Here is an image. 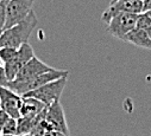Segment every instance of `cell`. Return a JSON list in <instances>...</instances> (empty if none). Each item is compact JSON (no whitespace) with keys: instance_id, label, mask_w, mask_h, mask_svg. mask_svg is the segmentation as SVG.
I'll return each instance as SVG.
<instances>
[{"instance_id":"8","label":"cell","mask_w":151,"mask_h":136,"mask_svg":"<svg viewBox=\"0 0 151 136\" xmlns=\"http://www.w3.org/2000/svg\"><path fill=\"white\" fill-rule=\"evenodd\" d=\"M45 121L50 124L52 130L64 132L69 135V128L65 121V115L63 107L60 101H56L49 107L45 108V115H44Z\"/></svg>"},{"instance_id":"22","label":"cell","mask_w":151,"mask_h":136,"mask_svg":"<svg viewBox=\"0 0 151 136\" xmlns=\"http://www.w3.org/2000/svg\"><path fill=\"white\" fill-rule=\"evenodd\" d=\"M17 136H33L31 132H29V134H20V135H17Z\"/></svg>"},{"instance_id":"9","label":"cell","mask_w":151,"mask_h":136,"mask_svg":"<svg viewBox=\"0 0 151 136\" xmlns=\"http://www.w3.org/2000/svg\"><path fill=\"white\" fill-rule=\"evenodd\" d=\"M0 99H1V109L5 110L11 117L18 120L20 117L23 97L10 88L0 85Z\"/></svg>"},{"instance_id":"11","label":"cell","mask_w":151,"mask_h":136,"mask_svg":"<svg viewBox=\"0 0 151 136\" xmlns=\"http://www.w3.org/2000/svg\"><path fill=\"white\" fill-rule=\"evenodd\" d=\"M134 46L142 47V49H146V50H151V38L149 37L147 32L145 30H140V28H133L129 35L125 37V40Z\"/></svg>"},{"instance_id":"7","label":"cell","mask_w":151,"mask_h":136,"mask_svg":"<svg viewBox=\"0 0 151 136\" xmlns=\"http://www.w3.org/2000/svg\"><path fill=\"white\" fill-rule=\"evenodd\" d=\"M33 3L35 0H9L5 30L24 20L32 11Z\"/></svg>"},{"instance_id":"20","label":"cell","mask_w":151,"mask_h":136,"mask_svg":"<svg viewBox=\"0 0 151 136\" xmlns=\"http://www.w3.org/2000/svg\"><path fill=\"white\" fill-rule=\"evenodd\" d=\"M144 1V7H143V12H147L151 10V0H143Z\"/></svg>"},{"instance_id":"19","label":"cell","mask_w":151,"mask_h":136,"mask_svg":"<svg viewBox=\"0 0 151 136\" xmlns=\"http://www.w3.org/2000/svg\"><path fill=\"white\" fill-rule=\"evenodd\" d=\"M44 136H69L64 132H61V131H56V130H50V131H47L44 134Z\"/></svg>"},{"instance_id":"10","label":"cell","mask_w":151,"mask_h":136,"mask_svg":"<svg viewBox=\"0 0 151 136\" xmlns=\"http://www.w3.org/2000/svg\"><path fill=\"white\" fill-rule=\"evenodd\" d=\"M55 67L45 64L44 62H42L40 58H37L36 56L33 58H31L22 69L17 74L16 78L13 79L14 82H25V81H29L36 76H38L41 74H44V72H48V71H51L54 70Z\"/></svg>"},{"instance_id":"13","label":"cell","mask_w":151,"mask_h":136,"mask_svg":"<svg viewBox=\"0 0 151 136\" xmlns=\"http://www.w3.org/2000/svg\"><path fill=\"white\" fill-rule=\"evenodd\" d=\"M18 135L32 132L33 128L38 122V115L37 116H20L18 120Z\"/></svg>"},{"instance_id":"12","label":"cell","mask_w":151,"mask_h":136,"mask_svg":"<svg viewBox=\"0 0 151 136\" xmlns=\"http://www.w3.org/2000/svg\"><path fill=\"white\" fill-rule=\"evenodd\" d=\"M47 106L43 104L38 99L32 97H23L22 107H20V116H37Z\"/></svg>"},{"instance_id":"5","label":"cell","mask_w":151,"mask_h":136,"mask_svg":"<svg viewBox=\"0 0 151 136\" xmlns=\"http://www.w3.org/2000/svg\"><path fill=\"white\" fill-rule=\"evenodd\" d=\"M144 7L143 0H111L108 7L101 16V20L106 24L118 13L127 12V13H142Z\"/></svg>"},{"instance_id":"14","label":"cell","mask_w":151,"mask_h":136,"mask_svg":"<svg viewBox=\"0 0 151 136\" xmlns=\"http://www.w3.org/2000/svg\"><path fill=\"white\" fill-rule=\"evenodd\" d=\"M0 134H12V135H18V122H17V118L10 117L9 121L4 124V127L0 129Z\"/></svg>"},{"instance_id":"28","label":"cell","mask_w":151,"mask_h":136,"mask_svg":"<svg viewBox=\"0 0 151 136\" xmlns=\"http://www.w3.org/2000/svg\"><path fill=\"white\" fill-rule=\"evenodd\" d=\"M0 135H1V134H0Z\"/></svg>"},{"instance_id":"15","label":"cell","mask_w":151,"mask_h":136,"mask_svg":"<svg viewBox=\"0 0 151 136\" xmlns=\"http://www.w3.org/2000/svg\"><path fill=\"white\" fill-rule=\"evenodd\" d=\"M17 51H18V49H16V47H10V46H5V47L0 49V58H1L3 63L6 64V63L11 62V60L16 57Z\"/></svg>"},{"instance_id":"23","label":"cell","mask_w":151,"mask_h":136,"mask_svg":"<svg viewBox=\"0 0 151 136\" xmlns=\"http://www.w3.org/2000/svg\"><path fill=\"white\" fill-rule=\"evenodd\" d=\"M0 136H17V135H12V134H1Z\"/></svg>"},{"instance_id":"27","label":"cell","mask_w":151,"mask_h":136,"mask_svg":"<svg viewBox=\"0 0 151 136\" xmlns=\"http://www.w3.org/2000/svg\"><path fill=\"white\" fill-rule=\"evenodd\" d=\"M0 1H1V0H0Z\"/></svg>"},{"instance_id":"25","label":"cell","mask_w":151,"mask_h":136,"mask_svg":"<svg viewBox=\"0 0 151 136\" xmlns=\"http://www.w3.org/2000/svg\"><path fill=\"white\" fill-rule=\"evenodd\" d=\"M147 13H149V16L151 17V10H150V11H147Z\"/></svg>"},{"instance_id":"3","label":"cell","mask_w":151,"mask_h":136,"mask_svg":"<svg viewBox=\"0 0 151 136\" xmlns=\"http://www.w3.org/2000/svg\"><path fill=\"white\" fill-rule=\"evenodd\" d=\"M67 77L68 76H64V77H61L56 81H52L38 89H35L32 91H29L23 95V97H32V98H36L41 101L43 104H45L47 107L51 106L54 102L56 101H60L61 98V95L65 88V84H67Z\"/></svg>"},{"instance_id":"6","label":"cell","mask_w":151,"mask_h":136,"mask_svg":"<svg viewBox=\"0 0 151 136\" xmlns=\"http://www.w3.org/2000/svg\"><path fill=\"white\" fill-rule=\"evenodd\" d=\"M33 57H35V52H33V49H32V46L30 45L29 42L20 45L18 47L16 57L11 62L4 64V70H5V74H6L7 81L9 82L13 81L16 78L17 74L20 71L22 67Z\"/></svg>"},{"instance_id":"16","label":"cell","mask_w":151,"mask_h":136,"mask_svg":"<svg viewBox=\"0 0 151 136\" xmlns=\"http://www.w3.org/2000/svg\"><path fill=\"white\" fill-rule=\"evenodd\" d=\"M7 3H9V0H1V1H0V35L5 31V27H6Z\"/></svg>"},{"instance_id":"4","label":"cell","mask_w":151,"mask_h":136,"mask_svg":"<svg viewBox=\"0 0 151 136\" xmlns=\"http://www.w3.org/2000/svg\"><path fill=\"white\" fill-rule=\"evenodd\" d=\"M137 13H127V12H122L113 17L109 23L107 24V31L108 33L120 40H125V37L136 27L137 19H138Z\"/></svg>"},{"instance_id":"26","label":"cell","mask_w":151,"mask_h":136,"mask_svg":"<svg viewBox=\"0 0 151 136\" xmlns=\"http://www.w3.org/2000/svg\"><path fill=\"white\" fill-rule=\"evenodd\" d=\"M0 109H1V99H0Z\"/></svg>"},{"instance_id":"1","label":"cell","mask_w":151,"mask_h":136,"mask_svg":"<svg viewBox=\"0 0 151 136\" xmlns=\"http://www.w3.org/2000/svg\"><path fill=\"white\" fill-rule=\"evenodd\" d=\"M36 25H37V18H36V13L32 10L24 20L6 28L0 35V49L5 46L18 49L24 43H27Z\"/></svg>"},{"instance_id":"24","label":"cell","mask_w":151,"mask_h":136,"mask_svg":"<svg viewBox=\"0 0 151 136\" xmlns=\"http://www.w3.org/2000/svg\"><path fill=\"white\" fill-rule=\"evenodd\" d=\"M0 66H4V63H3V60H1V58H0Z\"/></svg>"},{"instance_id":"18","label":"cell","mask_w":151,"mask_h":136,"mask_svg":"<svg viewBox=\"0 0 151 136\" xmlns=\"http://www.w3.org/2000/svg\"><path fill=\"white\" fill-rule=\"evenodd\" d=\"M11 116L5 111V110H3V109H0V129H1L3 127H4V124L9 121V118H10Z\"/></svg>"},{"instance_id":"2","label":"cell","mask_w":151,"mask_h":136,"mask_svg":"<svg viewBox=\"0 0 151 136\" xmlns=\"http://www.w3.org/2000/svg\"><path fill=\"white\" fill-rule=\"evenodd\" d=\"M68 71L67 70H57V69H54L51 71H48V72H44V74H41L38 76H36L29 81H25V82H14V81H11L7 83V88H10L11 90H13L16 93L23 96L24 93L29 92V91H32L35 89H38L52 81H56L61 77H64V76H68Z\"/></svg>"},{"instance_id":"17","label":"cell","mask_w":151,"mask_h":136,"mask_svg":"<svg viewBox=\"0 0 151 136\" xmlns=\"http://www.w3.org/2000/svg\"><path fill=\"white\" fill-rule=\"evenodd\" d=\"M150 25H151V17L149 16V13L147 12L139 13L138 19H137V24H136V28L146 30Z\"/></svg>"},{"instance_id":"21","label":"cell","mask_w":151,"mask_h":136,"mask_svg":"<svg viewBox=\"0 0 151 136\" xmlns=\"http://www.w3.org/2000/svg\"><path fill=\"white\" fill-rule=\"evenodd\" d=\"M145 31L147 32V35H149V37L151 38V25H150V26H149V27H147V28H146Z\"/></svg>"}]
</instances>
